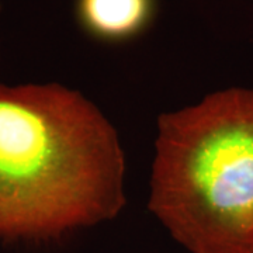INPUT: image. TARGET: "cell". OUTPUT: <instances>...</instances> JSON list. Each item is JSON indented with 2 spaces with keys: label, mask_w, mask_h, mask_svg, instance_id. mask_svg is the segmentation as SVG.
<instances>
[{
  "label": "cell",
  "mask_w": 253,
  "mask_h": 253,
  "mask_svg": "<svg viewBox=\"0 0 253 253\" xmlns=\"http://www.w3.org/2000/svg\"><path fill=\"white\" fill-rule=\"evenodd\" d=\"M117 131L81 91L0 83V241L42 242L126 206Z\"/></svg>",
  "instance_id": "1"
},
{
  "label": "cell",
  "mask_w": 253,
  "mask_h": 253,
  "mask_svg": "<svg viewBox=\"0 0 253 253\" xmlns=\"http://www.w3.org/2000/svg\"><path fill=\"white\" fill-rule=\"evenodd\" d=\"M149 210L190 253H253V89L159 117Z\"/></svg>",
  "instance_id": "2"
},
{
  "label": "cell",
  "mask_w": 253,
  "mask_h": 253,
  "mask_svg": "<svg viewBox=\"0 0 253 253\" xmlns=\"http://www.w3.org/2000/svg\"><path fill=\"white\" fill-rule=\"evenodd\" d=\"M155 13V0H78L79 23L103 41H124L142 33Z\"/></svg>",
  "instance_id": "3"
}]
</instances>
